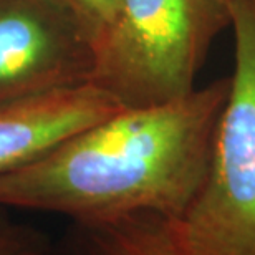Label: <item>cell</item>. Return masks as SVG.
Returning a JSON list of instances; mask_svg holds the SVG:
<instances>
[{
	"instance_id": "277c9868",
	"label": "cell",
	"mask_w": 255,
	"mask_h": 255,
	"mask_svg": "<svg viewBox=\"0 0 255 255\" xmlns=\"http://www.w3.org/2000/svg\"><path fill=\"white\" fill-rule=\"evenodd\" d=\"M93 43L68 0H0V106L88 83Z\"/></svg>"
},
{
	"instance_id": "5b68a950",
	"label": "cell",
	"mask_w": 255,
	"mask_h": 255,
	"mask_svg": "<svg viewBox=\"0 0 255 255\" xmlns=\"http://www.w3.org/2000/svg\"><path fill=\"white\" fill-rule=\"evenodd\" d=\"M120 110L113 96L90 81L0 106V174L40 159Z\"/></svg>"
},
{
	"instance_id": "8992f818",
	"label": "cell",
	"mask_w": 255,
	"mask_h": 255,
	"mask_svg": "<svg viewBox=\"0 0 255 255\" xmlns=\"http://www.w3.org/2000/svg\"><path fill=\"white\" fill-rule=\"evenodd\" d=\"M100 255H191L176 219L139 212L90 226Z\"/></svg>"
},
{
	"instance_id": "3957f363",
	"label": "cell",
	"mask_w": 255,
	"mask_h": 255,
	"mask_svg": "<svg viewBox=\"0 0 255 255\" xmlns=\"http://www.w3.org/2000/svg\"><path fill=\"white\" fill-rule=\"evenodd\" d=\"M236 63L206 181L181 219L191 255H255V0H231Z\"/></svg>"
},
{
	"instance_id": "ba28073f",
	"label": "cell",
	"mask_w": 255,
	"mask_h": 255,
	"mask_svg": "<svg viewBox=\"0 0 255 255\" xmlns=\"http://www.w3.org/2000/svg\"><path fill=\"white\" fill-rule=\"evenodd\" d=\"M0 255H25V251L18 244L7 239H0Z\"/></svg>"
},
{
	"instance_id": "52a82bcc",
	"label": "cell",
	"mask_w": 255,
	"mask_h": 255,
	"mask_svg": "<svg viewBox=\"0 0 255 255\" xmlns=\"http://www.w3.org/2000/svg\"><path fill=\"white\" fill-rule=\"evenodd\" d=\"M96 38L113 22L120 0H68Z\"/></svg>"
},
{
	"instance_id": "7a4b0ae2",
	"label": "cell",
	"mask_w": 255,
	"mask_h": 255,
	"mask_svg": "<svg viewBox=\"0 0 255 255\" xmlns=\"http://www.w3.org/2000/svg\"><path fill=\"white\" fill-rule=\"evenodd\" d=\"M231 27V0H120L95 38L90 83L121 108H149L191 95L209 48Z\"/></svg>"
},
{
	"instance_id": "6da1fadb",
	"label": "cell",
	"mask_w": 255,
	"mask_h": 255,
	"mask_svg": "<svg viewBox=\"0 0 255 255\" xmlns=\"http://www.w3.org/2000/svg\"><path fill=\"white\" fill-rule=\"evenodd\" d=\"M231 76L171 103L123 108L0 174V206L95 226L139 212L181 219L206 181Z\"/></svg>"
}]
</instances>
